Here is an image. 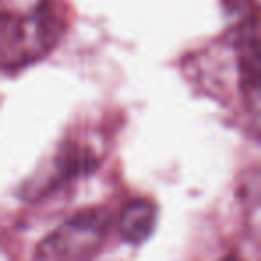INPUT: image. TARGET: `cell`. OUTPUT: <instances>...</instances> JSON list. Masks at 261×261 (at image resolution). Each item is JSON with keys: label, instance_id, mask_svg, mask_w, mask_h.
<instances>
[{"label": "cell", "instance_id": "3", "mask_svg": "<svg viewBox=\"0 0 261 261\" xmlns=\"http://www.w3.org/2000/svg\"><path fill=\"white\" fill-rule=\"evenodd\" d=\"M240 90L247 115L261 133V43L256 40L240 45Z\"/></svg>", "mask_w": 261, "mask_h": 261}, {"label": "cell", "instance_id": "2", "mask_svg": "<svg viewBox=\"0 0 261 261\" xmlns=\"http://www.w3.org/2000/svg\"><path fill=\"white\" fill-rule=\"evenodd\" d=\"M109 227L106 210H84L59 225L40 243L38 259H84L100 249Z\"/></svg>", "mask_w": 261, "mask_h": 261}, {"label": "cell", "instance_id": "4", "mask_svg": "<svg viewBox=\"0 0 261 261\" xmlns=\"http://www.w3.org/2000/svg\"><path fill=\"white\" fill-rule=\"evenodd\" d=\"M158 210L154 202L136 199L125 204L118 218V232L122 240L130 245L143 243L156 227Z\"/></svg>", "mask_w": 261, "mask_h": 261}, {"label": "cell", "instance_id": "1", "mask_svg": "<svg viewBox=\"0 0 261 261\" xmlns=\"http://www.w3.org/2000/svg\"><path fill=\"white\" fill-rule=\"evenodd\" d=\"M59 36V20L45 0H33L27 8L4 11L2 59L6 66H20L41 58Z\"/></svg>", "mask_w": 261, "mask_h": 261}]
</instances>
